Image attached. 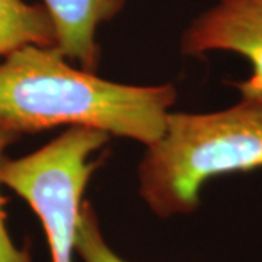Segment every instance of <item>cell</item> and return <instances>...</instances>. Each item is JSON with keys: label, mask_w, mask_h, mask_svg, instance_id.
<instances>
[{"label": "cell", "mask_w": 262, "mask_h": 262, "mask_svg": "<svg viewBox=\"0 0 262 262\" xmlns=\"http://www.w3.org/2000/svg\"><path fill=\"white\" fill-rule=\"evenodd\" d=\"M25 46H56V29L44 5L0 0V57Z\"/></svg>", "instance_id": "obj_6"}, {"label": "cell", "mask_w": 262, "mask_h": 262, "mask_svg": "<svg viewBox=\"0 0 262 262\" xmlns=\"http://www.w3.org/2000/svg\"><path fill=\"white\" fill-rule=\"evenodd\" d=\"M259 168L262 96L215 113H169L139 165V194L159 217L189 214L211 178Z\"/></svg>", "instance_id": "obj_2"}, {"label": "cell", "mask_w": 262, "mask_h": 262, "mask_svg": "<svg viewBox=\"0 0 262 262\" xmlns=\"http://www.w3.org/2000/svg\"><path fill=\"white\" fill-rule=\"evenodd\" d=\"M76 253L83 262H127L106 244L99 219L89 201H83L77 234Z\"/></svg>", "instance_id": "obj_7"}, {"label": "cell", "mask_w": 262, "mask_h": 262, "mask_svg": "<svg viewBox=\"0 0 262 262\" xmlns=\"http://www.w3.org/2000/svg\"><path fill=\"white\" fill-rule=\"evenodd\" d=\"M230 51L251 63V75L234 83L242 98L262 96V0H217L192 19L181 37L184 56Z\"/></svg>", "instance_id": "obj_4"}, {"label": "cell", "mask_w": 262, "mask_h": 262, "mask_svg": "<svg viewBox=\"0 0 262 262\" xmlns=\"http://www.w3.org/2000/svg\"><path fill=\"white\" fill-rule=\"evenodd\" d=\"M110 139L96 128L69 127L41 149L2 163V185L24 198L37 214L51 262H73L82 198L99 165L92 158Z\"/></svg>", "instance_id": "obj_3"}, {"label": "cell", "mask_w": 262, "mask_h": 262, "mask_svg": "<svg viewBox=\"0 0 262 262\" xmlns=\"http://www.w3.org/2000/svg\"><path fill=\"white\" fill-rule=\"evenodd\" d=\"M56 47L25 46L0 61V130L88 127L150 146L177 102L173 84L134 86L72 66Z\"/></svg>", "instance_id": "obj_1"}, {"label": "cell", "mask_w": 262, "mask_h": 262, "mask_svg": "<svg viewBox=\"0 0 262 262\" xmlns=\"http://www.w3.org/2000/svg\"><path fill=\"white\" fill-rule=\"evenodd\" d=\"M56 29V47L77 67L96 72L101 47L96 41L99 27L114 19L125 0H44Z\"/></svg>", "instance_id": "obj_5"}, {"label": "cell", "mask_w": 262, "mask_h": 262, "mask_svg": "<svg viewBox=\"0 0 262 262\" xmlns=\"http://www.w3.org/2000/svg\"><path fill=\"white\" fill-rule=\"evenodd\" d=\"M18 136L0 130V169L5 160V150L9 147ZM2 185V182H0ZM6 200L0 194V262H32L31 253L25 248H18L10 237L8 225H6V213H5Z\"/></svg>", "instance_id": "obj_8"}]
</instances>
